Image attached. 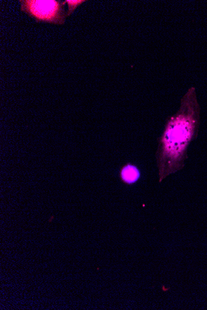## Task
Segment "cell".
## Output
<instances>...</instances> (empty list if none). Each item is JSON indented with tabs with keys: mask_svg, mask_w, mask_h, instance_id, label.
<instances>
[{
	"mask_svg": "<svg viewBox=\"0 0 207 310\" xmlns=\"http://www.w3.org/2000/svg\"><path fill=\"white\" fill-rule=\"evenodd\" d=\"M85 1H83V0H72V1H71V0H66V1H65V3L68 4V11L67 13H66L67 17L68 16H70L71 14L75 11L78 6H79Z\"/></svg>",
	"mask_w": 207,
	"mask_h": 310,
	"instance_id": "4",
	"label": "cell"
},
{
	"mask_svg": "<svg viewBox=\"0 0 207 310\" xmlns=\"http://www.w3.org/2000/svg\"><path fill=\"white\" fill-rule=\"evenodd\" d=\"M120 176L123 182L132 184L139 180L140 171L137 167L127 164L121 169Z\"/></svg>",
	"mask_w": 207,
	"mask_h": 310,
	"instance_id": "3",
	"label": "cell"
},
{
	"mask_svg": "<svg viewBox=\"0 0 207 310\" xmlns=\"http://www.w3.org/2000/svg\"><path fill=\"white\" fill-rule=\"evenodd\" d=\"M201 107L196 88L190 87L182 98L179 111L166 121L156 153L159 182L181 170L187 149L198 135Z\"/></svg>",
	"mask_w": 207,
	"mask_h": 310,
	"instance_id": "1",
	"label": "cell"
},
{
	"mask_svg": "<svg viewBox=\"0 0 207 310\" xmlns=\"http://www.w3.org/2000/svg\"><path fill=\"white\" fill-rule=\"evenodd\" d=\"M21 10L37 23L61 25L67 17L64 5L65 1L57 0H20Z\"/></svg>",
	"mask_w": 207,
	"mask_h": 310,
	"instance_id": "2",
	"label": "cell"
}]
</instances>
